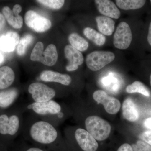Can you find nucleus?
Masks as SVG:
<instances>
[{"label": "nucleus", "mask_w": 151, "mask_h": 151, "mask_svg": "<svg viewBox=\"0 0 151 151\" xmlns=\"http://www.w3.org/2000/svg\"><path fill=\"white\" fill-rule=\"evenodd\" d=\"M34 38L31 35L27 34L21 39L17 47V53L19 56H23L26 53L28 46L33 41Z\"/></svg>", "instance_id": "393cba45"}, {"label": "nucleus", "mask_w": 151, "mask_h": 151, "mask_svg": "<svg viewBox=\"0 0 151 151\" xmlns=\"http://www.w3.org/2000/svg\"><path fill=\"white\" fill-rule=\"evenodd\" d=\"M22 8L21 6L19 4H16L14 6L13 9V12L15 15H18L21 12Z\"/></svg>", "instance_id": "2f4dec72"}, {"label": "nucleus", "mask_w": 151, "mask_h": 151, "mask_svg": "<svg viewBox=\"0 0 151 151\" xmlns=\"http://www.w3.org/2000/svg\"><path fill=\"white\" fill-rule=\"evenodd\" d=\"M37 80L68 86L71 84L72 78L68 74H63L52 70H44L40 73L38 77Z\"/></svg>", "instance_id": "9b49d317"}, {"label": "nucleus", "mask_w": 151, "mask_h": 151, "mask_svg": "<svg viewBox=\"0 0 151 151\" xmlns=\"http://www.w3.org/2000/svg\"><path fill=\"white\" fill-rule=\"evenodd\" d=\"M132 147L133 151H151V146L142 141H137Z\"/></svg>", "instance_id": "c85d7f7f"}, {"label": "nucleus", "mask_w": 151, "mask_h": 151, "mask_svg": "<svg viewBox=\"0 0 151 151\" xmlns=\"http://www.w3.org/2000/svg\"><path fill=\"white\" fill-rule=\"evenodd\" d=\"M2 13L7 21L12 27L15 29H20L22 27L23 21L22 17L19 15H15L11 9L6 6L3 8Z\"/></svg>", "instance_id": "aec40b11"}, {"label": "nucleus", "mask_w": 151, "mask_h": 151, "mask_svg": "<svg viewBox=\"0 0 151 151\" xmlns=\"http://www.w3.org/2000/svg\"><path fill=\"white\" fill-rule=\"evenodd\" d=\"M24 21L27 26L37 32H44L51 26L50 20L33 11H28L26 13Z\"/></svg>", "instance_id": "1a4fd4ad"}, {"label": "nucleus", "mask_w": 151, "mask_h": 151, "mask_svg": "<svg viewBox=\"0 0 151 151\" xmlns=\"http://www.w3.org/2000/svg\"><path fill=\"white\" fill-rule=\"evenodd\" d=\"M58 59V53L56 46L50 44L43 52L39 62L47 66H52L55 64Z\"/></svg>", "instance_id": "6ab92c4d"}, {"label": "nucleus", "mask_w": 151, "mask_h": 151, "mask_svg": "<svg viewBox=\"0 0 151 151\" xmlns=\"http://www.w3.org/2000/svg\"><path fill=\"white\" fill-rule=\"evenodd\" d=\"M22 106L24 113L32 114L57 127L62 123L68 115L64 105L54 100L43 103L30 102Z\"/></svg>", "instance_id": "7ed1b4c3"}, {"label": "nucleus", "mask_w": 151, "mask_h": 151, "mask_svg": "<svg viewBox=\"0 0 151 151\" xmlns=\"http://www.w3.org/2000/svg\"><path fill=\"white\" fill-rule=\"evenodd\" d=\"M37 2L42 5L52 9H59L64 5L63 0H39Z\"/></svg>", "instance_id": "bb28decb"}, {"label": "nucleus", "mask_w": 151, "mask_h": 151, "mask_svg": "<svg viewBox=\"0 0 151 151\" xmlns=\"http://www.w3.org/2000/svg\"><path fill=\"white\" fill-rule=\"evenodd\" d=\"M142 139L146 143L151 146V131H146L142 135Z\"/></svg>", "instance_id": "c756f323"}, {"label": "nucleus", "mask_w": 151, "mask_h": 151, "mask_svg": "<svg viewBox=\"0 0 151 151\" xmlns=\"http://www.w3.org/2000/svg\"><path fill=\"white\" fill-rule=\"evenodd\" d=\"M144 0H116L117 5L122 9L125 10H136L142 7L145 4Z\"/></svg>", "instance_id": "412c9836"}, {"label": "nucleus", "mask_w": 151, "mask_h": 151, "mask_svg": "<svg viewBox=\"0 0 151 151\" xmlns=\"http://www.w3.org/2000/svg\"><path fill=\"white\" fill-rule=\"evenodd\" d=\"M27 89L31 102L35 103H43L54 100L59 96L57 89L43 81L32 82L29 84Z\"/></svg>", "instance_id": "20e7f679"}, {"label": "nucleus", "mask_w": 151, "mask_h": 151, "mask_svg": "<svg viewBox=\"0 0 151 151\" xmlns=\"http://www.w3.org/2000/svg\"><path fill=\"white\" fill-rule=\"evenodd\" d=\"M150 2H151V1H150Z\"/></svg>", "instance_id": "58836bf2"}, {"label": "nucleus", "mask_w": 151, "mask_h": 151, "mask_svg": "<svg viewBox=\"0 0 151 151\" xmlns=\"http://www.w3.org/2000/svg\"><path fill=\"white\" fill-rule=\"evenodd\" d=\"M100 13L111 18L118 19L121 16V12L115 4L109 0L94 1Z\"/></svg>", "instance_id": "4468645a"}, {"label": "nucleus", "mask_w": 151, "mask_h": 151, "mask_svg": "<svg viewBox=\"0 0 151 151\" xmlns=\"http://www.w3.org/2000/svg\"><path fill=\"white\" fill-rule=\"evenodd\" d=\"M73 140L82 151H96L98 144L92 135L85 129L77 128L73 129Z\"/></svg>", "instance_id": "0eeeda50"}, {"label": "nucleus", "mask_w": 151, "mask_h": 151, "mask_svg": "<svg viewBox=\"0 0 151 151\" xmlns=\"http://www.w3.org/2000/svg\"><path fill=\"white\" fill-rule=\"evenodd\" d=\"M19 41V36L17 33L9 31L0 37V49L5 52L13 51Z\"/></svg>", "instance_id": "2eb2a0df"}, {"label": "nucleus", "mask_w": 151, "mask_h": 151, "mask_svg": "<svg viewBox=\"0 0 151 151\" xmlns=\"http://www.w3.org/2000/svg\"><path fill=\"white\" fill-rule=\"evenodd\" d=\"M150 85L151 86V74L150 75Z\"/></svg>", "instance_id": "e433bc0d"}, {"label": "nucleus", "mask_w": 151, "mask_h": 151, "mask_svg": "<svg viewBox=\"0 0 151 151\" xmlns=\"http://www.w3.org/2000/svg\"><path fill=\"white\" fill-rule=\"evenodd\" d=\"M117 151H133V150L129 144L125 143L120 146Z\"/></svg>", "instance_id": "7c9ffc66"}, {"label": "nucleus", "mask_w": 151, "mask_h": 151, "mask_svg": "<svg viewBox=\"0 0 151 151\" xmlns=\"http://www.w3.org/2000/svg\"><path fill=\"white\" fill-rule=\"evenodd\" d=\"M16 79L14 72L8 66L0 68V90L11 87Z\"/></svg>", "instance_id": "f3484780"}, {"label": "nucleus", "mask_w": 151, "mask_h": 151, "mask_svg": "<svg viewBox=\"0 0 151 151\" xmlns=\"http://www.w3.org/2000/svg\"><path fill=\"white\" fill-rule=\"evenodd\" d=\"M122 111L124 118L129 122H135L139 119V109L131 98H127L124 101L122 105Z\"/></svg>", "instance_id": "dca6fc26"}, {"label": "nucleus", "mask_w": 151, "mask_h": 151, "mask_svg": "<svg viewBox=\"0 0 151 151\" xmlns=\"http://www.w3.org/2000/svg\"><path fill=\"white\" fill-rule=\"evenodd\" d=\"M83 32L87 38L94 42L96 45L102 46L105 44L106 40L105 36L92 28H85Z\"/></svg>", "instance_id": "5701e85b"}, {"label": "nucleus", "mask_w": 151, "mask_h": 151, "mask_svg": "<svg viewBox=\"0 0 151 151\" xmlns=\"http://www.w3.org/2000/svg\"><path fill=\"white\" fill-rule=\"evenodd\" d=\"M115 58V54L112 52L95 51L87 55L86 64L92 71H97L112 62Z\"/></svg>", "instance_id": "423d86ee"}, {"label": "nucleus", "mask_w": 151, "mask_h": 151, "mask_svg": "<svg viewBox=\"0 0 151 151\" xmlns=\"http://www.w3.org/2000/svg\"><path fill=\"white\" fill-rule=\"evenodd\" d=\"M65 57L68 60V64L66 66L68 71H74L78 68L84 62V57L82 53L70 45H67L64 48Z\"/></svg>", "instance_id": "ddd939ff"}, {"label": "nucleus", "mask_w": 151, "mask_h": 151, "mask_svg": "<svg viewBox=\"0 0 151 151\" xmlns=\"http://www.w3.org/2000/svg\"><path fill=\"white\" fill-rule=\"evenodd\" d=\"M44 45L41 42H38L34 47L31 54L30 59L32 61H39L43 52Z\"/></svg>", "instance_id": "cd10ccee"}, {"label": "nucleus", "mask_w": 151, "mask_h": 151, "mask_svg": "<svg viewBox=\"0 0 151 151\" xmlns=\"http://www.w3.org/2000/svg\"><path fill=\"white\" fill-rule=\"evenodd\" d=\"M144 125L146 128L151 129V117L148 118L145 120L144 122Z\"/></svg>", "instance_id": "72a5a7b5"}, {"label": "nucleus", "mask_w": 151, "mask_h": 151, "mask_svg": "<svg viewBox=\"0 0 151 151\" xmlns=\"http://www.w3.org/2000/svg\"><path fill=\"white\" fill-rule=\"evenodd\" d=\"M4 60V57L2 54L0 52V63H2Z\"/></svg>", "instance_id": "c9c22d12"}, {"label": "nucleus", "mask_w": 151, "mask_h": 151, "mask_svg": "<svg viewBox=\"0 0 151 151\" xmlns=\"http://www.w3.org/2000/svg\"><path fill=\"white\" fill-rule=\"evenodd\" d=\"M133 35L129 25L122 22L118 25L113 36V45L119 49L125 50L129 47Z\"/></svg>", "instance_id": "6e6552de"}, {"label": "nucleus", "mask_w": 151, "mask_h": 151, "mask_svg": "<svg viewBox=\"0 0 151 151\" xmlns=\"http://www.w3.org/2000/svg\"><path fill=\"white\" fill-rule=\"evenodd\" d=\"M97 27L102 34L110 36L113 34L115 30V22L111 18L99 16L96 17Z\"/></svg>", "instance_id": "a211bd4d"}, {"label": "nucleus", "mask_w": 151, "mask_h": 151, "mask_svg": "<svg viewBox=\"0 0 151 151\" xmlns=\"http://www.w3.org/2000/svg\"><path fill=\"white\" fill-rule=\"evenodd\" d=\"M13 151H51L47 149L43 148L33 145L27 143L26 141H22L18 143L15 146Z\"/></svg>", "instance_id": "a878e982"}, {"label": "nucleus", "mask_w": 151, "mask_h": 151, "mask_svg": "<svg viewBox=\"0 0 151 151\" xmlns=\"http://www.w3.org/2000/svg\"><path fill=\"white\" fill-rule=\"evenodd\" d=\"M68 40L71 46L78 51H84L88 48V42L84 38L76 33H73L69 35Z\"/></svg>", "instance_id": "4be33fe9"}, {"label": "nucleus", "mask_w": 151, "mask_h": 151, "mask_svg": "<svg viewBox=\"0 0 151 151\" xmlns=\"http://www.w3.org/2000/svg\"><path fill=\"white\" fill-rule=\"evenodd\" d=\"M86 130L98 141H104L109 137L111 130L110 124L99 116H89L84 121Z\"/></svg>", "instance_id": "39448f33"}, {"label": "nucleus", "mask_w": 151, "mask_h": 151, "mask_svg": "<svg viewBox=\"0 0 151 151\" xmlns=\"http://www.w3.org/2000/svg\"><path fill=\"white\" fill-rule=\"evenodd\" d=\"M20 93V89L17 87L0 90V113L14 106Z\"/></svg>", "instance_id": "f8f14e48"}, {"label": "nucleus", "mask_w": 151, "mask_h": 151, "mask_svg": "<svg viewBox=\"0 0 151 151\" xmlns=\"http://www.w3.org/2000/svg\"><path fill=\"white\" fill-rule=\"evenodd\" d=\"M93 98L98 104H102L105 111L109 114L114 115L121 108V103L115 97H111L103 90H97L93 93Z\"/></svg>", "instance_id": "9d476101"}, {"label": "nucleus", "mask_w": 151, "mask_h": 151, "mask_svg": "<svg viewBox=\"0 0 151 151\" xmlns=\"http://www.w3.org/2000/svg\"><path fill=\"white\" fill-rule=\"evenodd\" d=\"M3 151H8L7 148H6Z\"/></svg>", "instance_id": "4c0bfd02"}, {"label": "nucleus", "mask_w": 151, "mask_h": 151, "mask_svg": "<svg viewBox=\"0 0 151 151\" xmlns=\"http://www.w3.org/2000/svg\"><path fill=\"white\" fill-rule=\"evenodd\" d=\"M21 134L24 140L51 151H65V143L58 127L29 114L24 119Z\"/></svg>", "instance_id": "f257e3e1"}, {"label": "nucleus", "mask_w": 151, "mask_h": 151, "mask_svg": "<svg viewBox=\"0 0 151 151\" xmlns=\"http://www.w3.org/2000/svg\"><path fill=\"white\" fill-rule=\"evenodd\" d=\"M24 113L22 106L19 105L0 113V142L7 148L22 134Z\"/></svg>", "instance_id": "f03ea898"}, {"label": "nucleus", "mask_w": 151, "mask_h": 151, "mask_svg": "<svg viewBox=\"0 0 151 151\" xmlns=\"http://www.w3.org/2000/svg\"><path fill=\"white\" fill-rule=\"evenodd\" d=\"M5 23V19L4 17L0 13V31L4 27Z\"/></svg>", "instance_id": "473e14b6"}, {"label": "nucleus", "mask_w": 151, "mask_h": 151, "mask_svg": "<svg viewBox=\"0 0 151 151\" xmlns=\"http://www.w3.org/2000/svg\"><path fill=\"white\" fill-rule=\"evenodd\" d=\"M147 41L149 44L151 46V22L149 26L148 33L147 35Z\"/></svg>", "instance_id": "f704fd0d"}, {"label": "nucleus", "mask_w": 151, "mask_h": 151, "mask_svg": "<svg viewBox=\"0 0 151 151\" xmlns=\"http://www.w3.org/2000/svg\"><path fill=\"white\" fill-rule=\"evenodd\" d=\"M126 91L129 93H140L146 97L150 96V91L145 85L139 81H134L132 84L128 85L126 88Z\"/></svg>", "instance_id": "b1692460"}]
</instances>
